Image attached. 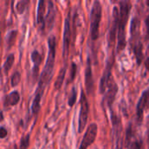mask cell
<instances>
[{
	"mask_svg": "<svg viewBox=\"0 0 149 149\" xmlns=\"http://www.w3.org/2000/svg\"><path fill=\"white\" fill-rule=\"evenodd\" d=\"M97 134H98V126L95 123H92L87 127L79 149L88 148V147L94 142L96 136H97Z\"/></svg>",
	"mask_w": 149,
	"mask_h": 149,
	"instance_id": "cell-7",
	"label": "cell"
},
{
	"mask_svg": "<svg viewBox=\"0 0 149 149\" xmlns=\"http://www.w3.org/2000/svg\"><path fill=\"white\" fill-rule=\"evenodd\" d=\"M20 79H21L20 73H19L18 72H15L12 74L11 79H10L11 86H17V84L20 82Z\"/></svg>",
	"mask_w": 149,
	"mask_h": 149,
	"instance_id": "cell-26",
	"label": "cell"
},
{
	"mask_svg": "<svg viewBox=\"0 0 149 149\" xmlns=\"http://www.w3.org/2000/svg\"><path fill=\"white\" fill-rule=\"evenodd\" d=\"M48 10L45 16V23L47 24L48 28L52 29L54 24L55 16H56V10L54 8V4L52 1H48Z\"/></svg>",
	"mask_w": 149,
	"mask_h": 149,
	"instance_id": "cell-14",
	"label": "cell"
},
{
	"mask_svg": "<svg viewBox=\"0 0 149 149\" xmlns=\"http://www.w3.org/2000/svg\"><path fill=\"white\" fill-rule=\"evenodd\" d=\"M30 145V135L27 134L24 137H22L20 141V145H19V149H28Z\"/></svg>",
	"mask_w": 149,
	"mask_h": 149,
	"instance_id": "cell-25",
	"label": "cell"
},
{
	"mask_svg": "<svg viewBox=\"0 0 149 149\" xmlns=\"http://www.w3.org/2000/svg\"><path fill=\"white\" fill-rule=\"evenodd\" d=\"M20 100V95L19 93L17 91L11 92L10 93H9L8 95H6L3 99V106L5 107H13L16 106Z\"/></svg>",
	"mask_w": 149,
	"mask_h": 149,
	"instance_id": "cell-15",
	"label": "cell"
},
{
	"mask_svg": "<svg viewBox=\"0 0 149 149\" xmlns=\"http://www.w3.org/2000/svg\"><path fill=\"white\" fill-rule=\"evenodd\" d=\"M134 55H135L138 65H141V61H142V58H143V46H142V44L141 43V41L140 42L138 41L134 45Z\"/></svg>",
	"mask_w": 149,
	"mask_h": 149,
	"instance_id": "cell-18",
	"label": "cell"
},
{
	"mask_svg": "<svg viewBox=\"0 0 149 149\" xmlns=\"http://www.w3.org/2000/svg\"><path fill=\"white\" fill-rule=\"evenodd\" d=\"M146 26H147V32H146V40L149 39V15L146 18Z\"/></svg>",
	"mask_w": 149,
	"mask_h": 149,
	"instance_id": "cell-30",
	"label": "cell"
},
{
	"mask_svg": "<svg viewBox=\"0 0 149 149\" xmlns=\"http://www.w3.org/2000/svg\"><path fill=\"white\" fill-rule=\"evenodd\" d=\"M89 114V105L86 99V96L82 90L80 95V111H79V133H82L86 126L87 120Z\"/></svg>",
	"mask_w": 149,
	"mask_h": 149,
	"instance_id": "cell-5",
	"label": "cell"
},
{
	"mask_svg": "<svg viewBox=\"0 0 149 149\" xmlns=\"http://www.w3.org/2000/svg\"><path fill=\"white\" fill-rule=\"evenodd\" d=\"M145 65H146V68L149 71V58H148L145 61Z\"/></svg>",
	"mask_w": 149,
	"mask_h": 149,
	"instance_id": "cell-32",
	"label": "cell"
},
{
	"mask_svg": "<svg viewBox=\"0 0 149 149\" xmlns=\"http://www.w3.org/2000/svg\"><path fill=\"white\" fill-rule=\"evenodd\" d=\"M14 60H15L14 54H10V55L7 57V58H6L4 64H3V71H4L5 73H7V72L10 70V68H11L12 65H13Z\"/></svg>",
	"mask_w": 149,
	"mask_h": 149,
	"instance_id": "cell-20",
	"label": "cell"
},
{
	"mask_svg": "<svg viewBox=\"0 0 149 149\" xmlns=\"http://www.w3.org/2000/svg\"><path fill=\"white\" fill-rule=\"evenodd\" d=\"M31 60L34 63V67L39 68V65L42 62V56L40 55V53L37 51L34 50L31 53Z\"/></svg>",
	"mask_w": 149,
	"mask_h": 149,
	"instance_id": "cell-21",
	"label": "cell"
},
{
	"mask_svg": "<svg viewBox=\"0 0 149 149\" xmlns=\"http://www.w3.org/2000/svg\"><path fill=\"white\" fill-rule=\"evenodd\" d=\"M129 149H142V143L141 141H134L133 143H131L130 147L128 148Z\"/></svg>",
	"mask_w": 149,
	"mask_h": 149,
	"instance_id": "cell-29",
	"label": "cell"
},
{
	"mask_svg": "<svg viewBox=\"0 0 149 149\" xmlns=\"http://www.w3.org/2000/svg\"><path fill=\"white\" fill-rule=\"evenodd\" d=\"M43 93H39V92H36V95L35 98L32 101V105H31V111L32 113L37 115L40 110V101H41V98H42Z\"/></svg>",
	"mask_w": 149,
	"mask_h": 149,
	"instance_id": "cell-17",
	"label": "cell"
},
{
	"mask_svg": "<svg viewBox=\"0 0 149 149\" xmlns=\"http://www.w3.org/2000/svg\"><path fill=\"white\" fill-rule=\"evenodd\" d=\"M119 17H120V12L118 8L115 6L113 8V21H112V25L108 33V46L111 47L113 45L115 42V38H116V31L117 29L119 28Z\"/></svg>",
	"mask_w": 149,
	"mask_h": 149,
	"instance_id": "cell-9",
	"label": "cell"
},
{
	"mask_svg": "<svg viewBox=\"0 0 149 149\" xmlns=\"http://www.w3.org/2000/svg\"><path fill=\"white\" fill-rule=\"evenodd\" d=\"M17 31H11L9 32L7 38H6V44H7V46L8 48H10L14 43H15V39L17 38Z\"/></svg>",
	"mask_w": 149,
	"mask_h": 149,
	"instance_id": "cell-22",
	"label": "cell"
},
{
	"mask_svg": "<svg viewBox=\"0 0 149 149\" xmlns=\"http://www.w3.org/2000/svg\"><path fill=\"white\" fill-rule=\"evenodd\" d=\"M117 92H118V86H117L115 80L113 79V78L112 76V78L108 83L107 92L105 93V100H106L107 106L111 107V105H113V103L115 100Z\"/></svg>",
	"mask_w": 149,
	"mask_h": 149,
	"instance_id": "cell-10",
	"label": "cell"
},
{
	"mask_svg": "<svg viewBox=\"0 0 149 149\" xmlns=\"http://www.w3.org/2000/svg\"><path fill=\"white\" fill-rule=\"evenodd\" d=\"M76 72H77V65H76L75 63H72V65H71V73H70V81H72L75 79Z\"/></svg>",
	"mask_w": 149,
	"mask_h": 149,
	"instance_id": "cell-28",
	"label": "cell"
},
{
	"mask_svg": "<svg viewBox=\"0 0 149 149\" xmlns=\"http://www.w3.org/2000/svg\"><path fill=\"white\" fill-rule=\"evenodd\" d=\"M6 135H7V130L3 127H1V128H0V138L3 139L6 137Z\"/></svg>",
	"mask_w": 149,
	"mask_h": 149,
	"instance_id": "cell-31",
	"label": "cell"
},
{
	"mask_svg": "<svg viewBox=\"0 0 149 149\" xmlns=\"http://www.w3.org/2000/svg\"><path fill=\"white\" fill-rule=\"evenodd\" d=\"M131 3L129 1L120 2V17H119V32H118V46L119 52L122 51L126 46V25L128 20L131 10Z\"/></svg>",
	"mask_w": 149,
	"mask_h": 149,
	"instance_id": "cell-2",
	"label": "cell"
},
{
	"mask_svg": "<svg viewBox=\"0 0 149 149\" xmlns=\"http://www.w3.org/2000/svg\"><path fill=\"white\" fill-rule=\"evenodd\" d=\"M114 62V57L113 54L109 58V59L107 62V65L104 71V73L102 75V78L100 79V92L101 93H106L107 88L108 86V83L112 78V68Z\"/></svg>",
	"mask_w": 149,
	"mask_h": 149,
	"instance_id": "cell-6",
	"label": "cell"
},
{
	"mask_svg": "<svg viewBox=\"0 0 149 149\" xmlns=\"http://www.w3.org/2000/svg\"><path fill=\"white\" fill-rule=\"evenodd\" d=\"M148 107H149V87L142 93L137 105V117L139 120H142L143 112Z\"/></svg>",
	"mask_w": 149,
	"mask_h": 149,
	"instance_id": "cell-12",
	"label": "cell"
},
{
	"mask_svg": "<svg viewBox=\"0 0 149 149\" xmlns=\"http://www.w3.org/2000/svg\"><path fill=\"white\" fill-rule=\"evenodd\" d=\"M48 46H49V52L48 57L42 72V74L39 78L38 86L37 88V92L44 93V90L46 85L52 79L54 68V61H55V55H56V38L52 36L48 38Z\"/></svg>",
	"mask_w": 149,
	"mask_h": 149,
	"instance_id": "cell-1",
	"label": "cell"
},
{
	"mask_svg": "<svg viewBox=\"0 0 149 149\" xmlns=\"http://www.w3.org/2000/svg\"><path fill=\"white\" fill-rule=\"evenodd\" d=\"M140 20L137 17H134L132 20V24H131V38L134 41H135V39H137L139 38L140 35Z\"/></svg>",
	"mask_w": 149,
	"mask_h": 149,
	"instance_id": "cell-16",
	"label": "cell"
},
{
	"mask_svg": "<svg viewBox=\"0 0 149 149\" xmlns=\"http://www.w3.org/2000/svg\"><path fill=\"white\" fill-rule=\"evenodd\" d=\"M147 4H148V5H149V1H147Z\"/></svg>",
	"mask_w": 149,
	"mask_h": 149,
	"instance_id": "cell-33",
	"label": "cell"
},
{
	"mask_svg": "<svg viewBox=\"0 0 149 149\" xmlns=\"http://www.w3.org/2000/svg\"><path fill=\"white\" fill-rule=\"evenodd\" d=\"M76 100H77V91H76L75 87H72L70 97H69V100H68V106L70 107H73V105L76 102Z\"/></svg>",
	"mask_w": 149,
	"mask_h": 149,
	"instance_id": "cell-24",
	"label": "cell"
},
{
	"mask_svg": "<svg viewBox=\"0 0 149 149\" xmlns=\"http://www.w3.org/2000/svg\"><path fill=\"white\" fill-rule=\"evenodd\" d=\"M111 120L113 124V149H122V124L120 118L118 117L113 111L111 112Z\"/></svg>",
	"mask_w": 149,
	"mask_h": 149,
	"instance_id": "cell-4",
	"label": "cell"
},
{
	"mask_svg": "<svg viewBox=\"0 0 149 149\" xmlns=\"http://www.w3.org/2000/svg\"><path fill=\"white\" fill-rule=\"evenodd\" d=\"M45 2L44 0H40L38 5V11H37V24H38L40 30L45 29Z\"/></svg>",
	"mask_w": 149,
	"mask_h": 149,
	"instance_id": "cell-13",
	"label": "cell"
},
{
	"mask_svg": "<svg viewBox=\"0 0 149 149\" xmlns=\"http://www.w3.org/2000/svg\"><path fill=\"white\" fill-rule=\"evenodd\" d=\"M70 41H71V24H70V13L65 21L64 29V40H63V58H67L70 52Z\"/></svg>",
	"mask_w": 149,
	"mask_h": 149,
	"instance_id": "cell-8",
	"label": "cell"
},
{
	"mask_svg": "<svg viewBox=\"0 0 149 149\" xmlns=\"http://www.w3.org/2000/svg\"><path fill=\"white\" fill-rule=\"evenodd\" d=\"M29 3V1H26V0H23V1H20L17 3V10L18 11V13L22 14L26 7V5Z\"/></svg>",
	"mask_w": 149,
	"mask_h": 149,
	"instance_id": "cell-27",
	"label": "cell"
},
{
	"mask_svg": "<svg viewBox=\"0 0 149 149\" xmlns=\"http://www.w3.org/2000/svg\"><path fill=\"white\" fill-rule=\"evenodd\" d=\"M85 86H86L87 93L88 94L93 93L94 85H93V79L92 65H91V60L89 58H87V63H86V72H85Z\"/></svg>",
	"mask_w": 149,
	"mask_h": 149,
	"instance_id": "cell-11",
	"label": "cell"
},
{
	"mask_svg": "<svg viewBox=\"0 0 149 149\" xmlns=\"http://www.w3.org/2000/svg\"><path fill=\"white\" fill-rule=\"evenodd\" d=\"M65 72H66V67L65 66L61 68V70L59 71L58 77H57V79H56V82H55V85H54V87L56 90H59L61 88V86L63 85V81L65 79Z\"/></svg>",
	"mask_w": 149,
	"mask_h": 149,
	"instance_id": "cell-19",
	"label": "cell"
},
{
	"mask_svg": "<svg viewBox=\"0 0 149 149\" xmlns=\"http://www.w3.org/2000/svg\"><path fill=\"white\" fill-rule=\"evenodd\" d=\"M102 16V7L100 1L93 2L91 10V38L93 40H96L100 34V24Z\"/></svg>",
	"mask_w": 149,
	"mask_h": 149,
	"instance_id": "cell-3",
	"label": "cell"
},
{
	"mask_svg": "<svg viewBox=\"0 0 149 149\" xmlns=\"http://www.w3.org/2000/svg\"><path fill=\"white\" fill-rule=\"evenodd\" d=\"M133 138V129H132V126L129 125L126 130V141H125V145L126 148H129L131 145V140Z\"/></svg>",
	"mask_w": 149,
	"mask_h": 149,
	"instance_id": "cell-23",
	"label": "cell"
}]
</instances>
